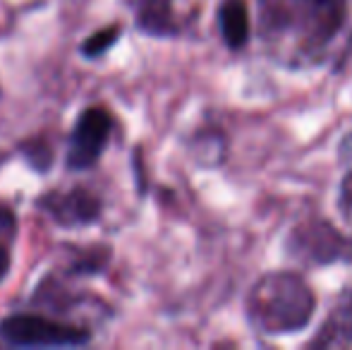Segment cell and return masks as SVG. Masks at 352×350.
<instances>
[{"label": "cell", "instance_id": "cell-3", "mask_svg": "<svg viewBox=\"0 0 352 350\" xmlns=\"http://www.w3.org/2000/svg\"><path fill=\"white\" fill-rule=\"evenodd\" d=\"M0 338L17 348H70L89 343L91 333L41 314H10L0 322Z\"/></svg>", "mask_w": 352, "mask_h": 350}, {"label": "cell", "instance_id": "cell-2", "mask_svg": "<svg viewBox=\"0 0 352 350\" xmlns=\"http://www.w3.org/2000/svg\"><path fill=\"white\" fill-rule=\"evenodd\" d=\"M316 312V295L300 274H264L247 295V319L259 333L285 336L309 327Z\"/></svg>", "mask_w": 352, "mask_h": 350}, {"label": "cell", "instance_id": "cell-6", "mask_svg": "<svg viewBox=\"0 0 352 350\" xmlns=\"http://www.w3.org/2000/svg\"><path fill=\"white\" fill-rule=\"evenodd\" d=\"M41 209L48 211L56 223L60 226H87L94 223L101 214V201L87 190L51 192L41 199Z\"/></svg>", "mask_w": 352, "mask_h": 350}, {"label": "cell", "instance_id": "cell-7", "mask_svg": "<svg viewBox=\"0 0 352 350\" xmlns=\"http://www.w3.org/2000/svg\"><path fill=\"white\" fill-rule=\"evenodd\" d=\"M352 346V290H345L336 303L333 312L321 324L319 333L309 341V348H348Z\"/></svg>", "mask_w": 352, "mask_h": 350}, {"label": "cell", "instance_id": "cell-1", "mask_svg": "<svg viewBox=\"0 0 352 350\" xmlns=\"http://www.w3.org/2000/svg\"><path fill=\"white\" fill-rule=\"evenodd\" d=\"M259 5L266 39L305 58L321 56L348 17V0H259Z\"/></svg>", "mask_w": 352, "mask_h": 350}, {"label": "cell", "instance_id": "cell-5", "mask_svg": "<svg viewBox=\"0 0 352 350\" xmlns=\"http://www.w3.org/2000/svg\"><path fill=\"white\" fill-rule=\"evenodd\" d=\"M113 130V120L103 108H87L74 122L67 149V166L74 171H87L98 161L108 144Z\"/></svg>", "mask_w": 352, "mask_h": 350}, {"label": "cell", "instance_id": "cell-10", "mask_svg": "<svg viewBox=\"0 0 352 350\" xmlns=\"http://www.w3.org/2000/svg\"><path fill=\"white\" fill-rule=\"evenodd\" d=\"M120 34H122V29L118 27V24H113V27H103V29H98L96 34H91L89 39H84V43H82V53L87 58H98V56H103V53L108 51V48L113 46V43L120 39Z\"/></svg>", "mask_w": 352, "mask_h": 350}, {"label": "cell", "instance_id": "cell-11", "mask_svg": "<svg viewBox=\"0 0 352 350\" xmlns=\"http://www.w3.org/2000/svg\"><path fill=\"white\" fill-rule=\"evenodd\" d=\"M340 206L348 214V219H352V173L345 177L343 190H340Z\"/></svg>", "mask_w": 352, "mask_h": 350}, {"label": "cell", "instance_id": "cell-12", "mask_svg": "<svg viewBox=\"0 0 352 350\" xmlns=\"http://www.w3.org/2000/svg\"><path fill=\"white\" fill-rule=\"evenodd\" d=\"M8 271H10V250L8 245H0V283L5 281Z\"/></svg>", "mask_w": 352, "mask_h": 350}, {"label": "cell", "instance_id": "cell-13", "mask_svg": "<svg viewBox=\"0 0 352 350\" xmlns=\"http://www.w3.org/2000/svg\"><path fill=\"white\" fill-rule=\"evenodd\" d=\"M0 161H3V159H0Z\"/></svg>", "mask_w": 352, "mask_h": 350}, {"label": "cell", "instance_id": "cell-4", "mask_svg": "<svg viewBox=\"0 0 352 350\" xmlns=\"http://www.w3.org/2000/svg\"><path fill=\"white\" fill-rule=\"evenodd\" d=\"M292 257L305 264L326 266L352 257V240L324 219H307L287 238Z\"/></svg>", "mask_w": 352, "mask_h": 350}, {"label": "cell", "instance_id": "cell-8", "mask_svg": "<svg viewBox=\"0 0 352 350\" xmlns=\"http://www.w3.org/2000/svg\"><path fill=\"white\" fill-rule=\"evenodd\" d=\"M137 27L151 36H175L180 24L173 12V0H137Z\"/></svg>", "mask_w": 352, "mask_h": 350}, {"label": "cell", "instance_id": "cell-9", "mask_svg": "<svg viewBox=\"0 0 352 350\" xmlns=\"http://www.w3.org/2000/svg\"><path fill=\"white\" fill-rule=\"evenodd\" d=\"M218 27H221L223 41L228 48L240 51L250 41V10H247L245 0H223L218 8Z\"/></svg>", "mask_w": 352, "mask_h": 350}]
</instances>
